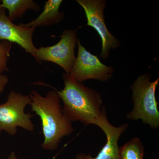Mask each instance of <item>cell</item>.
Returning a JSON list of instances; mask_svg holds the SVG:
<instances>
[{"label":"cell","mask_w":159,"mask_h":159,"mask_svg":"<svg viewBox=\"0 0 159 159\" xmlns=\"http://www.w3.org/2000/svg\"><path fill=\"white\" fill-rule=\"evenodd\" d=\"M64 87L57 92L62 101L63 113L71 122L80 121L84 126L95 122L104 106L101 95L97 91L74 80L69 74H63Z\"/></svg>","instance_id":"2"},{"label":"cell","mask_w":159,"mask_h":159,"mask_svg":"<svg viewBox=\"0 0 159 159\" xmlns=\"http://www.w3.org/2000/svg\"><path fill=\"white\" fill-rule=\"evenodd\" d=\"M1 6L9 11L8 17L11 21L22 17L29 9L39 11L40 6L32 0H2Z\"/></svg>","instance_id":"11"},{"label":"cell","mask_w":159,"mask_h":159,"mask_svg":"<svg viewBox=\"0 0 159 159\" xmlns=\"http://www.w3.org/2000/svg\"><path fill=\"white\" fill-rule=\"evenodd\" d=\"M82 7L87 19V25L95 29L102 41L100 57L106 59L109 55L110 50L120 46V42L107 29L104 19V10L106 2L103 0H77Z\"/></svg>","instance_id":"7"},{"label":"cell","mask_w":159,"mask_h":159,"mask_svg":"<svg viewBox=\"0 0 159 159\" xmlns=\"http://www.w3.org/2000/svg\"><path fill=\"white\" fill-rule=\"evenodd\" d=\"M62 0H49L47 1L44 6L43 12L35 19L27 24H20L22 27H37L51 26L58 24L62 20L64 14L60 12L59 8L62 3Z\"/></svg>","instance_id":"10"},{"label":"cell","mask_w":159,"mask_h":159,"mask_svg":"<svg viewBox=\"0 0 159 159\" xmlns=\"http://www.w3.org/2000/svg\"><path fill=\"white\" fill-rule=\"evenodd\" d=\"M78 54L69 75L78 82L89 79L101 81L108 80L112 77L114 69L103 64L97 55L91 54L77 40Z\"/></svg>","instance_id":"6"},{"label":"cell","mask_w":159,"mask_h":159,"mask_svg":"<svg viewBox=\"0 0 159 159\" xmlns=\"http://www.w3.org/2000/svg\"><path fill=\"white\" fill-rule=\"evenodd\" d=\"M9 81V77L6 75L3 74H0V98Z\"/></svg>","instance_id":"14"},{"label":"cell","mask_w":159,"mask_h":159,"mask_svg":"<svg viewBox=\"0 0 159 159\" xmlns=\"http://www.w3.org/2000/svg\"><path fill=\"white\" fill-rule=\"evenodd\" d=\"M77 30H64L61 39L57 43L50 47H41L36 48L35 59L37 62L47 61L59 66L70 74L76 57L74 49L77 43Z\"/></svg>","instance_id":"5"},{"label":"cell","mask_w":159,"mask_h":159,"mask_svg":"<svg viewBox=\"0 0 159 159\" xmlns=\"http://www.w3.org/2000/svg\"><path fill=\"white\" fill-rule=\"evenodd\" d=\"M12 43L0 39V74L9 71L8 61L10 57Z\"/></svg>","instance_id":"13"},{"label":"cell","mask_w":159,"mask_h":159,"mask_svg":"<svg viewBox=\"0 0 159 159\" xmlns=\"http://www.w3.org/2000/svg\"><path fill=\"white\" fill-rule=\"evenodd\" d=\"M31 111L41 121L44 141L42 148L53 151L59 148L61 140L73 134L72 122L63 113L59 95L55 90L49 91L43 97L34 90L29 94Z\"/></svg>","instance_id":"1"},{"label":"cell","mask_w":159,"mask_h":159,"mask_svg":"<svg viewBox=\"0 0 159 159\" xmlns=\"http://www.w3.org/2000/svg\"><path fill=\"white\" fill-rule=\"evenodd\" d=\"M145 148L140 139L134 138L119 148V159H143Z\"/></svg>","instance_id":"12"},{"label":"cell","mask_w":159,"mask_h":159,"mask_svg":"<svg viewBox=\"0 0 159 159\" xmlns=\"http://www.w3.org/2000/svg\"><path fill=\"white\" fill-rule=\"evenodd\" d=\"M152 76L148 74L139 76L132 84V110L126 115L127 119L132 121L142 120L151 128L159 127L158 103L156 97V90L159 78L151 81Z\"/></svg>","instance_id":"3"},{"label":"cell","mask_w":159,"mask_h":159,"mask_svg":"<svg viewBox=\"0 0 159 159\" xmlns=\"http://www.w3.org/2000/svg\"><path fill=\"white\" fill-rule=\"evenodd\" d=\"M31 98L14 91L9 93L5 103L0 104V133L5 131L13 136L17 133V127L32 132L34 125L31 120L34 115L25 112L26 106L30 105Z\"/></svg>","instance_id":"4"},{"label":"cell","mask_w":159,"mask_h":159,"mask_svg":"<svg viewBox=\"0 0 159 159\" xmlns=\"http://www.w3.org/2000/svg\"><path fill=\"white\" fill-rule=\"evenodd\" d=\"M35 29V27L27 28L14 24L6 15V9L1 7L0 2V39L16 43L35 59L36 48L32 38Z\"/></svg>","instance_id":"9"},{"label":"cell","mask_w":159,"mask_h":159,"mask_svg":"<svg viewBox=\"0 0 159 159\" xmlns=\"http://www.w3.org/2000/svg\"><path fill=\"white\" fill-rule=\"evenodd\" d=\"M7 159H20L18 158L15 152L13 151L9 155Z\"/></svg>","instance_id":"15"},{"label":"cell","mask_w":159,"mask_h":159,"mask_svg":"<svg viewBox=\"0 0 159 159\" xmlns=\"http://www.w3.org/2000/svg\"><path fill=\"white\" fill-rule=\"evenodd\" d=\"M95 125L103 131L106 136V143L97 157H93L90 154L80 153L76 156V159H119L120 148L118 142L121 135L127 129L128 124H123L119 126L111 125L107 119L104 107Z\"/></svg>","instance_id":"8"}]
</instances>
